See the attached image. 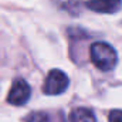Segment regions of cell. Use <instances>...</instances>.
<instances>
[{"mask_svg": "<svg viewBox=\"0 0 122 122\" xmlns=\"http://www.w3.org/2000/svg\"><path fill=\"white\" fill-rule=\"evenodd\" d=\"M85 6L97 13L114 14L121 9L122 0H90L85 3Z\"/></svg>", "mask_w": 122, "mask_h": 122, "instance_id": "4", "label": "cell"}, {"mask_svg": "<svg viewBox=\"0 0 122 122\" xmlns=\"http://www.w3.org/2000/svg\"><path fill=\"white\" fill-rule=\"evenodd\" d=\"M68 88V77L61 70H51L44 81L43 92L47 95H60Z\"/></svg>", "mask_w": 122, "mask_h": 122, "instance_id": "2", "label": "cell"}, {"mask_svg": "<svg viewBox=\"0 0 122 122\" xmlns=\"http://www.w3.org/2000/svg\"><path fill=\"white\" fill-rule=\"evenodd\" d=\"M68 122H97V119L91 109L80 107L71 111L68 117Z\"/></svg>", "mask_w": 122, "mask_h": 122, "instance_id": "6", "label": "cell"}, {"mask_svg": "<svg viewBox=\"0 0 122 122\" xmlns=\"http://www.w3.org/2000/svg\"><path fill=\"white\" fill-rule=\"evenodd\" d=\"M31 97V88L29 85V82L23 78H19V80H14L10 91H9V97H7V101L11 104V105H24Z\"/></svg>", "mask_w": 122, "mask_h": 122, "instance_id": "3", "label": "cell"}, {"mask_svg": "<svg viewBox=\"0 0 122 122\" xmlns=\"http://www.w3.org/2000/svg\"><path fill=\"white\" fill-rule=\"evenodd\" d=\"M24 122H67L60 111H37L26 117Z\"/></svg>", "mask_w": 122, "mask_h": 122, "instance_id": "5", "label": "cell"}, {"mask_svg": "<svg viewBox=\"0 0 122 122\" xmlns=\"http://www.w3.org/2000/svg\"><path fill=\"white\" fill-rule=\"evenodd\" d=\"M90 56H91V61L94 62V65L98 70L105 71V72L114 70L118 61V56L114 47L104 41H97L92 44L90 48Z\"/></svg>", "mask_w": 122, "mask_h": 122, "instance_id": "1", "label": "cell"}, {"mask_svg": "<svg viewBox=\"0 0 122 122\" xmlns=\"http://www.w3.org/2000/svg\"><path fill=\"white\" fill-rule=\"evenodd\" d=\"M109 122H122V111L119 109H115L109 114V118H108Z\"/></svg>", "mask_w": 122, "mask_h": 122, "instance_id": "7", "label": "cell"}]
</instances>
